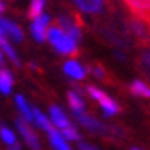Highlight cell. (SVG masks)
Segmentation results:
<instances>
[{
    "instance_id": "1",
    "label": "cell",
    "mask_w": 150,
    "mask_h": 150,
    "mask_svg": "<svg viewBox=\"0 0 150 150\" xmlns=\"http://www.w3.org/2000/svg\"><path fill=\"white\" fill-rule=\"evenodd\" d=\"M46 39H49V42L52 44V47L61 52V54L66 56H74L78 54V42L74 39H71L61 27L57 25H52V27L47 29L46 32Z\"/></svg>"
},
{
    "instance_id": "2",
    "label": "cell",
    "mask_w": 150,
    "mask_h": 150,
    "mask_svg": "<svg viewBox=\"0 0 150 150\" xmlns=\"http://www.w3.org/2000/svg\"><path fill=\"white\" fill-rule=\"evenodd\" d=\"M17 128L21 132V135L24 137V140L27 142V145L30 147L32 150H39L41 149V142H39V137L35 133L34 130L30 128V125L27 122H24V120H19L17 122Z\"/></svg>"
},
{
    "instance_id": "3",
    "label": "cell",
    "mask_w": 150,
    "mask_h": 150,
    "mask_svg": "<svg viewBox=\"0 0 150 150\" xmlns=\"http://www.w3.org/2000/svg\"><path fill=\"white\" fill-rule=\"evenodd\" d=\"M49 15L46 14H42L39 15L37 19H34V22H32V35H34V39L35 41H46V32H47V29H49Z\"/></svg>"
},
{
    "instance_id": "4",
    "label": "cell",
    "mask_w": 150,
    "mask_h": 150,
    "mask_svg": "<svg viewBox=\"0 0 150 150\" xmlns=\"http://www.w3.org/2000/svg\"><path fill=\"white\" fill-rule=\"evenodd\" d=\"M0 29H2L4 34H8L14 41H17V42H21L22 39H24V34H22L21 27H19L17 24H14L12 21L5 19V17H0Z\"/></svg>"
},
{
    "instance_id": "5",
    "label": "cell",
    "mask_w": 150,
    "mask_h": 150,
    "mask_svg": "<svg viewBox=\"0 0 150 150\" xmlns=\"http://www.w3.org/2000/svg\"><path fill=\"white\" fill-rule=\"evenodd\" d=\"M51 120H52V127L56 130H66L68 127H71V122L68 120V116L64 115L59 106H51Z\"/></svg>"
},
{
    "instance_id": "6",
    "label": "cell",
    "mask_w": 150,
    "mask_h": 150,
    "mask_svg": "<svg viewBox=\"0 0 150 150\" xmlns=\"http://www.w3.org/2000/svg\"><path fill=\"white\" fill-rule=\"evenodd\" d=\"M57 27H61L62 30H64L71 39H74L76 42L79 41V37H81V30H79V27H78L69 17H59V24H57Z\"/></svg>"
},
{
    "instance_id": "7",
    "label": "cell",
    "mask_w": 150,
    "mask_h": 150,
    "mask_svg": "<svg viewBox=\"0 0 150 150\" xmlns=\"http://www.w3.org/2000/svg\"><path fill=\"white\" fill-rule=\"evenodd\" d=\"M46 132H47L49 140H51V145H52V149L54 150H71V147L68 145L66 138L61 135L59 130H56L54 127H51V128L46 130Z\"/></svg>"
},
{
    "instance_id": "8",
    "label": "cell",
    "mask_w": 150,
    "mask_h": 150,
    "mask_svg": "<svg viewBox=\"0 0 150 150\" xmlns=\"http://www.w3.org/2000/svg\"><path fill=\"white\" fill-rule=\"evenodd\" d=\"M74 2L86 14H96L103 8V0H74Z\"/></svg>"
},
{
    "instance_id": "9",
    "label": "cell",
    "mask_w": 150,
    "mask_h": 150,
    "mask_svg": "<svg viewBox=\"0 0 150 150\" xmlns=\"http://www.w3.org/2000/svg\"><path fill=\"white\" fill-rule=\"evenodd\" d=\"M74 115H76V118L81 122V125H84L86 128L95 130V132H101V130H105V127H103L98 120H95L93 116H89L88 113H84V111H79V113H74Z\"/></svg>"
},
{
    "instance_id": "10",
    "label": "cell",
    "mask_w": 150,
    "mask_h": 150,
    "mask_svg": "<svg viewBox=\"0 0 150 150\" xmlns=\"http://www.w3.org/2000/svg\"><path fill=\"white\" fill-rule=\"evenodd\" d=\"M64 73L68 76H71L73 79H83L84 78V69L81 68V64L76 61H68L64 62Z\"/></svg>"
},
{
    "instance_id": "11",
    "label": "cell",
    "mask_w": 150,
    "mask_h": 150,
    "mask_svg": "<svg viewBox=\"0 0 150 150\" xmlns=\"http://www.w3.org/2000/svg\"><path fill=\"white\" fill-rule=\"evenodd\" d=\"M0 47L4 49V52L12 59V62H15L17 66L21 64V61H19V57H17V52L14 51V47L10 46V42L7 41V37H5V34L2 32V29H0Z\"/></svg>"
},
{
    "instance_id": "12",
    "label": "cell",
    "mask_w": 150,
    "mask_h": 150,
    "mask_svg": "<svg viewBox=\"0 0 150 150\" xmlns=\"http://www.w3.org/2000/svg\"><path fill=\"white\" fill-rule=\"evenodd\" d=\"M12 84H14V78L10 74V71L2 69V71H0V91H2L4 95H8L10 89H12Z\"/></svg>"
},
{
    "instance_id": "13",
    "label": "cell",
    "mask_w": 150,
    "mask_h": 150,
    "mask_svg": "<svg viewBox=\"0 0 150 150\" xmlns=\"http://www.w3.org/2000/svg\"><path fill=\"white\" fill-rule=\"evenodd\" d=\"M68 101H69V106L71 110L74 111V113H79L84 110V101H83V98L79 93H76V91H69L68 93Z\"/></svg>"
},
{
    "instance_id": "14",
    "label": "cell",
    "mask_w": 150,
    "mask_h": 150,
    "mask_svg": "<svg viewBox=\"0 0 150 150\" xmlns=\"http://www.w3.org/2000/svg\"><path fill=\"white\" fill-rule=\"evenodd\" d=\"M15 103H17V106H19V110H21L22 116H24V122L32 123V110H30V106L27 105V101H25V98L19 95L17 98H15Z\"/></svg>"
},
{
    "instance_id": "15",
    "label": "cell",
    "mask_w": 150,
    "mask_h": 150,
    "mask_svg": "<svg viewBox=\"0 0 150 150\" xmlns=\"http://www.w3.org/2000/svg\"><path fill=\"white\" fill-rule=\"evenodd\" d=\"M98 103H100V106L103 108V111H105L106 115H115V113H118V110H120L118 105L106 95L103 96L101 100H98Z\"/></svg>"
},
{
    "instance_id": "16",
    "label": "cell",
    "mask_w": 150,
    "mask_h": 150,
    "mask_svg": "<svg viewBox=\"0 0 150 150\" xmlns=\"http://www.w3.org/2000/svg\"><path fill=\"white\" fill-rule=\"evenodd\" d=\"M132 93L133 95H138V96H143V98H150V86L145 84L143 81H133L132 83Z\"/></svg>"
},
{
    "instance_id": "17",
    "label": "cell",
    "mask_w": 150,
    "mask_h": 150,
    "mask_svg": "<svg viewBox=\"0 0 150 150\" xmlns=\"http://www.w3.org/2000/svg\"><path fill=\"white\" fill-rule=\"evenodd\" d=\"M32 122H35L42 130H49L52 127V123L47 120V116L44 115V113H41L39 110H32Z\"/></svg>"
},
{
    "instance_id": "18",
    "label": "cell",
    "mask_w": 150,
    "mask_h": 150,
    "mask_svg": "<svg viewBox=\"0 0 150 150\" xmlns=\"http://www.w3.org/2000/svg\"><path fill=\"white\" fill-rule=\"evenodd\" d=\"M44 2H46V0H32V4H30V8H29V15H30L32 19H37L39 15H42Z\"/></svg>"
},
{
    "instance_id": "19",
    "label": "cell",
    "mask_w": 150,
    "mask_h": 150,
    "mask_svg": "<svg viewBox=\"0 0 150 150\" xmlns=\"http://www.w3.org/2000/svg\"><path fill=\"white\" fill-rule=\"evenodd\" d=\"M0 137H2V140L7 143L8 147H10V145H14V143L17 142L15 133L12 132V130H8L7 127H2V128H0Z\"/></svg>"
},
{
    "instance_id": "20",
    "label": "cell",
    "mask_w": 150,
    "mask_h": 150,
    "mask_svg": "<svg viewBox=\"0 0 150 150\" xmlns=\"http://www.w3.org/2000/svg\"><path fill=\"white\" fill-rule=\"evenodd\" d=\"M61 135L64 137V138H68V140H79L81 137H79V133H78V130L71 125V127H68L66 130H62Z\"/></svg>"
},
{
    "instance_id": "21",
    "label": "cell",
    "mask_w": 150,
    "mask_h": 150,
    "mask_svg": "<svg viewBox=\"0 0 150 150\" xmlns=\"http://www.w3.org/2000/svg\"><path fill=\"white\" fill-rule=\"evenodd\" d=\"M86 91H88V95L91 96L93 100H96V101H98V100H101L103 96H105V93H103L101 89L95 88V86H88V88H86Z\"/></svg>"
},
{
    "instance_id": "22",
    "label": "cell",
    "mask_w": 150,
    "mask_h": 150,
    "mask_svg": "<svg viewBox=\"0 0 150 150\" xmlns=\"http://www.w3.org/2000/svg\"><path fill=\"white\" fill-rule=\"evenodd\" d=\"M93 74L98 76L100 79H105V73H103V69H101V68H95V69H93Z\"/></svg>"
},
{
    "instance_id": "23",
    "label": "cell",
    "mask_w": 150,
    "mask_h": 150,
    "mask_svg": "<svg viewBox=\"0 0 150 150\" xmlns=\"http://www.w3.org/2000/svg\"><path fill=\"white\" fill-rule=\"evenodd\" d=\"M79 150H98V149H95L93 145H88V143H79Z\"/></svg>"
},
{
    "instance_id": "24",
    "label": "cell",
    "mask_w": 150,
    "mask_h": 150,
    "mask_svg": "<svg viewBox=\"0 0 150 150\" xmlns=\"http://www.w3.org/2000/svg\"><path fill=\"white\" fill-rule=\"evenodd\" d=\"M143 62L147 64V68H149V71H150V52H145V54H143Z\"/></svg>"
},
{
    "instance_id": "25",
    "label": "cell",
    "mask_w": 150,
    "mask_h": 150,
    "mask_svg": "<svg viewBox=\"0 0 150 150\" xmlns=\"http://www.w3.org/2000/svg\"><path fill=\"white\" fill-rule=\"evenodd\" d=\"M8 150H22V149H21V145L15 142L14 145H10V147H8Z\"/></svg>"
},
{
    "instance_id": "26",
    "label": "cell",
    "mask_w": 150,
    "mask_h": 150,
    "mask_svg": "<svg viewBox=\"0 0 150 150\" xmlns=\"http://www.w3.org/2000/svg\"><path fill=\"white\" fill-rule=\"evenodd\" d=\"M4 10H5V5H4V2H2V0H0V14H2V12H4Z\"/></svg>"
},
{
    "instance_id": "27",
    "label": "cell",
    "mask_w": 150,
    "mask_h": 150,
    "mask_svg": "<svg viewBox=\"0 0 150 150\" xmlns=\"http://www.w3.org/2000/svg\"><path fill=\"white\" fill-rule=\"evenodd\" d=\"M2 59H4V56H2V51H0V62H2Z\"/></svg>"
},
{
    "instance_id": "28",
    "label": "cell",
    "mask_w": 150,
    "mask_h": 150,
    "mask_svg": "<svg viewBox=\"0 0 150 150\" xmlns=\"http://www.w3.org/2000/svg\"><path fill=\"white\" fill-rule=\"evenodd\" d=\"M133 150H140V149H133Z\"/></svg>"
}]
</instances>
